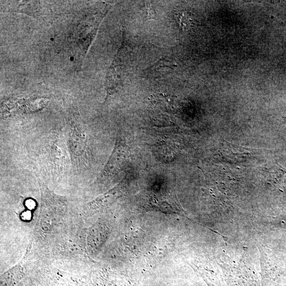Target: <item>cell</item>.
I'll use <instances>...</instances> for the list:
<instances>
[{"label":"cell","mask_w":286,"mask_h":286,"mask_svg":"<svg viewBox=\"0 0 286 286\" xmlns=\"http://www.w3.org/2000/svg\"><path fill=\"white\" fill-rule=\"evenodd\" d=\"M69 145L73 160L77 165L86 163L87 140L82 119L74 110L69 113Z\"/></svg>","instance_id":"1"},{"label":"cell","mask_w":286,"mask_h":286,"mask_svg":"<svg viewBox=\"0 0 286 286\" xmlns=\"http://www.w3.org/2000/svg\"><path fill=\"white\" fill-rule=\"evenodd\" d=\"M41 191V208L39 226L44 231H49L55 219L62 213L66 206L65 198L54 194L38 179Z\"/></svg>","instance_id":"2"},{"label":"cell","mask_w":286,"mask_h":286,"mask_svg":"<svg viewBox=\"0 0 286 286\" xmlns=\"http://www.w3.org/2000/svg\"><path fill=\"white\" fill-rule=\"evenodd\" d=\"M45 158L52 173H62L69 164L65 140L58 134H53L45 146Z\"/></svg>","instance_id":"3"},{"label":"cell","mask_w":286,"mask_h":286,"mask_svg":"<svg viewBox=\"0 0 286 286\" xmlns=\"http://www.w3.org/2000/svg\"><path fill=\"white\" fill-rule=\"evenodd\" d=\"M176 65L169 60L162 59L159 60L154 65L148 68L147 72L150 74L160 75L168 74L173 70Z\"/></svg>","instance_id":"4"},{"label":"cell","mask_w":286,"mask_h":286,"mask_svg":"<svg viewBox=\"0 0 286 286\" xmlns=\"http://www.w3.org/2000/svg\"><path fill=\"white\" fill-rule=\"evenodd\" d=\"M177 22L182 31H188L195 26V20L193 14L190 12L182 11L177 14Z\"/></svg>","instance_id":"5"},{"label":"cell","mask_w":286,"mask_h":286,"mask_svg":"<svg viewBox=\"0 0 286 286\" xmlns=\"http://www.w3.org/2000/svg\"><path fill=\"white\" fill-rule=\"evenodd\" d=\"M27 208L29 209H33L35 207V203L31 200H27L26 202Z\"/></svg>","instance_id":"6"},{"label":"cell","mask_w":286,"mask_h":286,"mask_svg":"<svg viewBox=\"0 0 286 286\" xmlns=\"http://www.w3.org/2000/svg\"><path fill=\"white\" fill-rule=\"evenodd\" d=\"M70 60L71 61H74V58L73 57H71L70 59Z\"/></svg>","instance_id":"7"},{"label":"cell","mask_w":286,"mask_h":286,"mask_svg":"<svg viewBox=\"0 0 286 286\" xmlns=\"http://www.w3.org/2000/svg\"><path fill=\"white\" fill-rule=\"evenodd\" d=\"M52 41H54V39L53 38H51Z\"/></svg>","instance_id":"8"}]
</instances>
